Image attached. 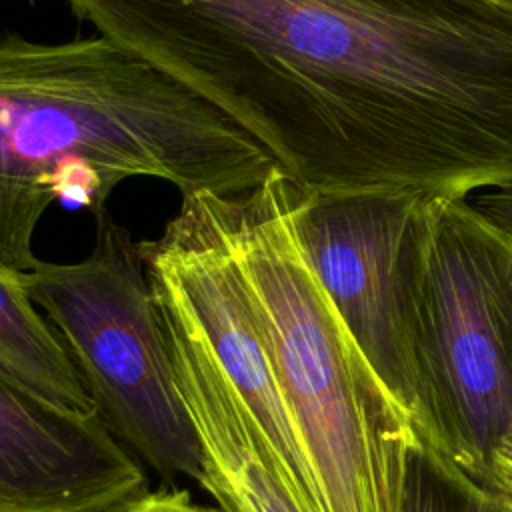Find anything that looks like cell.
Returning a JSON list of instances; mask_svg holds the SVG:
<instances>
[{"mask_svg":"<svg viewBox=\"0 0 512 512\" xmlns=\"http://www.w3.org/2000/svg\"><path fill=\"white\" fill-rule=\"evenodd\" d=\"M492 482L512 496V418L492 456Z\"/></svg>","mask_w":512,"mask_h":512,"instance_id":"14","label":"cell"},{"mask_svg":"<svg viewBox=\"0 0 512 512\" xmlns=\"http://www.w3.org/2000/svg\"><path fill=\"white\" fill-rule=\"evenodd\" d=\"M276 166L206 98L110 36L0 38V274L40 260L32 238L54 202L98 214L138 176L182 196L242 194Z\"/></svg>","mask_w":512,"mask_h":512,"instance_id":"2","label":"cell"},{"mask_svg":"<svg viewBox=\"0 0 512 512\" xmlns=\"http://www.w3.org/2000/svg\"><path fill=\"white\" fill-rule=\"evenodd\" d=\"M92 250L38 260L20 280L76 364L106 428L164 484L202 482V448L176 384L164 318L138 242L104 210Z\"/></svg>","mask_w":512,"mask_h":512,"instance_id":"5","label":"cell"},{"mask_svg":"<svg viewBox=\"0 0 512 512\" xmlns=\"http://www.w3.org/2000/svg\"><path fill=\"white\" fill-rule=\"evenodd\" d=\"M0 372L62 410L96 412L76 364L20 274H0Z\"/></svg>","mask_w":512,"mask_h":512,"instance_id":"10","label":"cell"},{"mask_svg":"<svg viewBox=\"0 0 512 512\" xmlns=\"http://www.w3.org/2000/svg\"><path fill=\"white\" fill-rule=\"evenodd\" d=\"M104 512H222V510L196 504L188 490L162 488L156 492L146 490L144 494L128 502H122L118 506H112Z\"/></svg>","mask_w":512,"mask_h":512,"instance_id":"12","label":"cell"},{"mask_svg":"<svg viewBox=\"0 0 512 512\" xmlns=\"http://www.w3.org/2000/svg\"><path fill=\"white\" fill-rule=\"evenodd\" d=\"M154 296L164 318L176 384L200 440L202 488L222 512H304L196 326L170 296L158 290Z\"/></svg>","mask_w":512,"mask_h":512,"instance_id":"9","label":"cell"},{"mask_svg":"<svg viewBox=\"0 0 512 512\" xmlns=\"http://www.w3.org/2000/svg\"><path fill=\"white\" fill-rule=\"evenodd\" d=\"M410 328L416 428L478 482L512 418V234L468 198H428L414 254Z\"/></svg>","mask_w":512,"mask_h":512,"instance_id":"4","label":"cell"},{"mask_svg":"<svg viewBox=\"0 0 512 512\" xmlns=\"http://www.w3.org/2000/svg\"><path fill=\"white\" fill-rule=\"evenodd\" d=\"M492 2H498V4H504V6L512 8V0H492Z\"/></svg>","mask_w":512,"mask_h":512,"instance_id":"15","label":"cell"},{"mask_svg":"<svg viewBox=\"0 0 512 512\" xmlns=\"http://www.w3.org/2000/svg\"><path fill=\"white\" fill-rule=\"evenodd\" d=\"M488 220L512 234V184L482 190L468 198Z\"/></svg>","mask_w":512,"mask_h":512,"instance_id":"13","label":"cell"},{"mask_svg":"<svg viewBox=\"0 0 512 512\" xmlns=\"http://www.w3.org/2000/svg\"><path fill=\"white\" fill-rule=\"evenodd\" d=\"M402 512H512V496L478 482L420 436L406 460Z\"/></svg>","mask_w":512,"mask_h":512,"instance_id":"11","label":"cell"},{"mask_svg":"<svg viewBox=\"0 0 512 512\" xmlns=\"http://www.w3.org/2000/svg\"><path fill=\"white\" fill-rule=\"evenodd\" d=\"M302 188L278 166L224 194L230 242L324 512H402L420 432L350 334L296 228Z\"/></svg>","mask_w":512,"mask_h":512,"instance_id":"3","label":"cell"},{"mask_svg":"<svg viewBox=\"0 0 512 512\" xmlns=\"http://www.w3.org/2000/svg\"><path fill=\"white\" fill-rule=\"evenodd\" d=\"M150 284L170 296L196 326L246 404L304 512H324L322 496L280 394L270 350L234 254L224 194L182 196L154 240L138 242Z\"/></svg>","mask_w":512,"mask_h":512,"instance_id":"6","label":"cell"},{"mask_svg":"<svg viewBox=\"0 0 512 512\" xmlns=\"http://www.w3.org/2000/svg\"><path fill=\"white\" fill-rule=\"evenodd\" d=\"M418 194H312L296 208L304 252L364 356L418 418L410 288L424 204Z\"/></svg>","mask_w":512,"mask_h":512,"instance_id":"7","label":"cell"},{"mask_svg":"<svg viewBox=\"0 0 512 512\" xmlns=\"http://www.w3.org/2000/svg\"><path fill=\"white\" fill-rule=\"evenodd\" d=\"M104 34L206 98L304 192L512 184V8L492 0H100Z\"/></svg>","mask_w":512,"mask_h":512,"instance_id":"1","label":"cell"},{"mask_svg":"<svg viewBox=\"0 0 512 512\" xmlns=\"http://www.w3.org/2000/svg\"><path fill=\"white\" fill-rule=\"evenodd\" d=\"M148 490L98 412L62 410L0 372V512H104Z\"/></svg>","mask_w":512,"mask_h":512,"instance_id":"8","label":"cell"}]
</instances>
